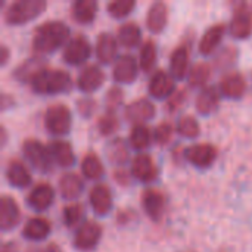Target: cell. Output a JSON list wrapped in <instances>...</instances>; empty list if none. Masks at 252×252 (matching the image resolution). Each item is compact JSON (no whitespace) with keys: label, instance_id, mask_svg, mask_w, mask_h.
<instances>
[{"label":"cell","instance_id":"15","mask_svg":"<svg viewBox=\"0 0 252 252\" xmlns=\"http://www.w3.org/2000/svg\"><path fill=\"white\" fill-rule=\"evenodd\" d=\"M131 174L139 182L151 183L158 177V167L148 154H139L131 161Z\"/></svg>","mask_w":252,"mask_h":252},{"label":"cell","instance_id":"11","mask_svg":"<svg viewBox=\"0 0 252 252\" xmlns=\"http://www.w3.org/2000/svg\"><path fill=\"white\" fill-rule=\"evenodd\" d=\"M157 114L155 105L148 99H136L124 109V117L127 121L137 124H145L146 121L152 120Z\"/></svg>","mask_w":252,"mask_h":252},{"label":"cell","instance_id":"47","mask_svg":"<svg viewBox=\"0 0 252 252\" xmlns=\"http://www.w3.org/2000/svg\"><path fill=\"white\" fill-rule=\"evenodd\" d=\"M128 176H130V174H128L127 171H124V170L114 171V179H115V182L120 183V185H123V186H127V185H128V182H130V177H128Z\"/></svg>","mask_w":252,"mask_h":252},{"label":"cell","instance_id":"24","mask_svg":"<svg viewBox=\"0 0 252 252\" xmlns=\"http://www.w3.org/2000/svg\"><path fill=\"white\" fill-rule=\"evenodd\" d=\"M49 152H50L53 162H56L62 168H69L75 162L72 146L66 140H53L49 145Z\"/></svg>","mask_w":252,"mask_h":252},{"label":"cell","instance_id":"36","mask_svg":"<svg viewBox=\"0 0 252 252\" xmlns=\"http://www.w3.org/2000/svg\"><path fill=\"white\" fill-rule=\"evenodd\" d=\"M211 77V66L205 62H199L189 71V84L192 87H204Z\"/></svg>","mask_w":252,"mask_h":252},{"label":"cell","instance_id":"29","mask_svg":"<svg viewBox=\"0 0 252 252\" xmlns=\"http://www.w3.org/2000/svg\"><path fill=\"white\" fill-rule=\"evenodd\" d=\"M224 31H226V27L223 24H216V25L210 27L202 34V38L199 41V53L204 56L213 55V52L220 46V43L224 37Z\"/></svg>","mask_w":252,"mask_h":252},{"label":"cell","instance_id":"12","mask_svg":"<svg viewBox=\"0 0 252 252\" xmlns=\"http://www.w3.org/2000/svg\"><path fill=\"white\" fill-rule=\"evenodd\" d=\"M55 201V190L49 183H38L35 185L30 193L27 195V204L31 210L37 211V213H43L47 208H50V205Z\"/></svg>","mask_w":252,"mask_h":252},{"label":"cell","instance_id":"13","mask_svg":"<svg viewBox=\"0 0 252 252\" xmlns=\"http://www.w3.org/2000/svg\"><path fill=\"white\" fill-rule=\"evenodd\" d=\"M149 94L155 99H168L176 92V83L173 75L164 69H158L149 80L148 84Z\"/></svg>","mask_w":252,"mask_h":252},{"label":"cell","instance_id":"48","mask_svg":"<svg viewBox=\"0 0 252 252\" xmlns=\"http://www.w3.org/2000/svg\"><path fill=\"white\" fill-rule=\"evenodd\" d=\"M13 105V99L10 94L7 93H1V97H0V106H1V111H6L7 108H10Z\"/></svg>","mask_w":252,"mask_h":252},{"label":"cell","instance_id":"19","mask_svg":"<svg viewBox=\"0 0 252 252\" xmlns=\"http://www.w3.org/2000/svg\"><path fill=\"white\" fill-rule=\"evenodd\" d=\"M142 205H143V210H145L146 216L151 220L158 221L164 216L165 198L157 189H146L143 192V195H142Z\"/></svg>","mask_w":252,"mask_h":252},{"label":"cell","instance_id":"46","mask_svg":"<svg viewBox=\"0 0 252 252\" xmlns=\"http://www.w3.org/2000/svg\"><path fill=\"white\" fill-rule=\"evenodd\" d=\"M27 252H62V250L56 244H49L46 247H31Z\"/></svg>","mask_w":252,"mask_h":252},{"label":"cell","instance_id":"25","mask_svg":"<svg viewBox=\"0 0 252 252\" xmlns=\"http://www.w3.org/2000/svg\"><path fill=\"white\" fill-rule=\"evenodd\" d=\"M59 193L66 201H75L84 190L83 179L75 173H65L59 179Z\"/></svg>","mask_w":252,"mask_h":252},{"label":"cell","instance_id":"31","mask_svg":"<svg viewBox=\"0 0 252 252\" xmlns=\"http://www.w3.org/2000/svg\"><path fill=\"white\" fill-rule=\"evenodd\" d=\"M118 41H120V44H123L124 47H128V49L137 47L142 41L140 27L133 21L124 22L118 28Z\"/></svg>","mask_w":252,"mask_h":252},{"label":"cell","instance_id":"44","mask_svg":"<svg viewBox=\"0 0 252 252\" xmlns=\"http://www.w3.org/2000/svg\"><path fill=\"white\" fill-rule=\"evenodd\" d=\"M186 97H188V94H186V90L185 89H177L168 99H167V111L168 112H176V111H179L182 106H183V103L186 102Z\"/></svg>","mask_w":252,"mask_h":252},{"label":"cell","instance_id":"9","mask_svg":"<svg viewBox=\"0 0 252 252\" xmlns=\"http://www.w3.org/2000/svg\"><path fill=\"white\" fill-rule=\"evenodd\" d=\"M185 158L198 168H208L217 159V149L211 143L192 145L185 151Z\"/></svg>","mask_w":252,"mask_h":252},{"label":"cell","instance_id":"22","mask_svg":"<svg viewBox=\"0 0 252 252\" xmlns=\"http://www.w3.org/2000/svg\"><path fill=\"white\" fill-rule=\"evenodd\" d=\"M247 81L241 72H230L220 81V92L227 99H241L245 94Z\"/></svg>","mask_w":252,"mask_h":252},{"label":"cell","instance_id":"35","mask_svg":"<svg viewBox=\"0 0 252 252\" xmlns=\"http://www.w3.org/2000/svg\"><path fill=\"white\" fill-rule=\"evenodd\" d=\"M152 139H154V134L151 133V130H149V127L146 124L133 126V128L130 131V145H131V148H134L136 151L146 149L151 145Z\"/></svg>","mask_w":252,"mask_h":252},{"label":"cell","instance_id":"27","mask_svg":"<svg viewBox=\"0 0 252 252\" xmlns=\"http://www.w3.org/2000/svg\"><path fill=\"white\" fill-rule=\"evenodd\" d=\"M219 103H220V93L217 87H213V86L204 87L195 100L196 111L201 115H211L213 112L217 111Z\"/></svg>","mask_w":252,"mask_h":252},{"label":"cell","instance_id":"8","mask_svg":"<svg viewBox=\"0 0 252 252\" xmlns=\"http://www.w3.org/2000/svg\"><path fill=\"white\" fill-rule=\"evenodd\" d=\"M229 31L233 38L245 40L252 34V10L247 3H239L229 24Z\"/></svg>","mask_w":252,"mask_h":252},{"label":"cell","instance_id":"20","mask_svg":"<svg viewBox=\"0 0 252 252\" xmlns=\"http://www.w3.org/2000/svg\"><path fill=\"white\" fill-rule=\"evenodd\" d=\"M168 22V6L164 1H155L149 6L146 13V27L151 32L158 34L164 31Z\"/></svg>","mask_w":252,"mask_h":252},{"label":"cell","instance_id":"6","mask_svg":"<svg viewBox=\"0 0 252 252\" xmlns=\"http://www.w3.org/2000/svg\"><path fill=\"white\" fill-rule=\"evenodd\" d=\"M90 55H92L90 41L83 34H77L71 37L69 41L65 44L63 52H62V59L68 65L78 66L84 63L90 58Z\"/></svg>","mask_w":252,"mask_h":252},{"label":"cell","instance_id":"39","mask_svg":"<svg viewBox=\"0 0 252 252\" xmlns=\"http://www.w3.org/2000/svg\"><path fill=\"white\" fill-rule=\"evenodd\" d=\"M83 213H84V208L81 207V204L72 202V204L66 205L63 208V211H62V221H63V224L68 229L77 226L81 221Z\"/></svg>","mask_w":252,"mask_h":252},{"label":"cell","instance_id":"2","mask_svg":"<svg viewBox=\"0 0 252 252\" xmlns=\"http://www.w3.org/2000/svg\"><path fill=\"white\" fill-rule=\"evenodd\" d=\"M30 87L37 94H61L72 87L71 75L63 69H41L31 81Z\"/></svg>","mask_w":252,"mask_h":252},{"label":"cell","instance_id":"18","mask_svg":"<svg viewBox=\"0 0 252 252\" xmlns=\"http://www.w3.org/2000/svg\"><path fill=\"white\" fill-rule=\"evenodd\" d=\"M89 201L97 216H106L112 210V193L103 183H97L90 189Z\"/></svg>","mask_w":252,"mask_h":252},{"label":"cell","instance_id":"17","mask_svg":"<svg viewBox=\"0 0 252 252\" xmlns=\"http://www.w3.org/2000/svg\"><path fill=\"white\" fill-rule=\"evenodd\" d=\"M96 58L100 63L108 65L114 61H117L118 53V41L111 32H100L96 40L94 46Z\"/></svg>","mask_w":252,"mask_h":252},{"label":"cell","instance_id":"21","mask_svg":"<svg viewBox=\"0 0 252 252\" xmlns=\"http://www.w3.org/2000/svg\"><path fill=\"white\" fill-rule=\"evenodd\" d=\"M189 58L190 52L186 44H180L173 50L170 56V71L173 78L183 80L186 75H189Z\"/></svg>","mask_w":252,"mask_h":252},{"label":"cell","instance_id":"14","mask_svg":"<svg viewBox=\"0 0 252 252\" xmlns=\"http://www.w3.org/2000/svg\"><path fill=\"white\" fill-rule=\"evenodd\" d=\"M21 221V210L16 201L9 195H1L0 198V229L1 232H9L16 227Z\"/></svg>","mask_w":252,"mask_h":252},{"label":"cell","instance_id":"10","mask_svg":"<svg viewBox=\"0 0 252 252\" xmlns=\"http://www.w3.org/2000/svg\"><path fill=\"white\" fill-rule=\"evenodd\" d=\"M139 72V63L131 55H121L114 63L112 78L118 84H130L136 80Z\"/></svg>","mask_w":252,"mask_h":252},{"label":"cell","instance_id":"16","mask_svg":"<svg viewBox=\"0 0 252 252\" xmlns=\"http://www.w3.org/2000/svg\"><path fill=\"white\" fill-rule=\"evenodd\" d=\"M105 81V72L97 65H87L78 74L77 87L83 93H93L102 87Z\"/></svg>","mask_w":252,"mask_h":252},{"label":"cell","instance_id":"41","mask_svg":"<svg viewBox=\"0 0 252 252\" xmlns=\"http://www.w3.org/2000/svg\"><path fill=\"white\" fill-rule=\"evenodd\" d=\"M173 133H174L173 126L168 121H162L154 130V142L159 146H165L171 142Z\"/></svg>","mask_w":252,"mask_h":252},{"label":"cell","instance_id":"42","mask_svg":"<svg viewBox=\"0 0 252 252\" xmlns=\"http://www.w3.org/2000/svg\"><path fill=\"white\" fill-rule=\"evenodd\" d=\"M124 100V92L118 86H112L105 96V103H106V111L115 112Z\"/></svg>","mask_w":252,"mask_h":252},{"label":"cell","instance_id":"28","mask_svg":"<svg viewBox=\"0 0 252 252\" xmlns=\"http://www.w3.org/2000/svg\"><path fill=\"white\" fill-rule=\"evenodd\" d=\"M52 232V224L47 219L44 217H32L30 219L24 229H22V236L28 241H43L46 239Z\"/></svg>","mask_w":252,"mask_h":252},{"label":"cell","instance_id":"26","mask_svg":"<svg viewBox=\"0 0 252 252\" xmlns=\"http://www.w3.org/2000/svg\"><path fill=\"white\" fill-rule=\"evenodd\" d=\"M99 4L96 0H75L71 6L72 19L78 24H92L97 15Z\"/></svg>","mask_w":252,"mask_h":252},{"label":"cell","instance_id":"34","mask_svg":"<svg viewBox=\"0 0 252 252\" xmlns=\"http://www.w3.org/2000/svg\"><path fill=\"white\" fill-rule=\"evenodd\" d=\"M157 44L152 40H146L142 43L140 52H139V66L143 72H151L157 63Z\"/></svg>","mask_w":252,"mask_h":252},{"label":"cell","instance_id":"30","mask_svg":"<svg viewBox=\"0 0 252 252\" xmlns=\"http://www.w3.org/2000/svg\"><path fill=\"white\" fill-rule=\"evenodd\" d=\"M44 68H46V65H44L43 58L34 56V58H30L28 61H24L13 69V78L19 83L30 84V81Z\"/></svg>","mask_w":252,"mask_h":252},{"label":"cell","instance_id":"37","mask_svg":"<svg viewBox=\"0 0 252 252\" xmlns=\"http://www.w3.org/2000/svg\"><path fill=\"white\" fill-rule=\"evenodd\" d=\"M176 128H177V133L182 137H186V139H195V137L199 136V131H201L199 123L192 115L180 117L179 121H177V127Z\"/></svg>","mask_w":252,"mask_h":252},{"label":"cell","instance_id":"4","mask_svg":"<svg viewBox=\"0 0 252 252\" xmlns=\"http://www.w3.org/2000/svg\"><path fill=\"white\" fill-rule=\"evenodd\" d=\"M46 130L53 134V136H65L69 133L71 126H72V118H71V111L66 105L63 103H55L50 105L43 118Z\"/></svg>","mask_w":252,"mask_h":252},{"label":"cell","instance_id":"7","mask_svg":"<svg viewBox=\"0 0 252 252\" xmlns=\"http://www.w3.org/2000/svg\"><path fill=\"white\" fill-rule=\"evenodd\" d=\"M102 238V226L96 221L87 220L77 229L74 235V247L78 251H92L97 247Z\"/></svg>","mask_w":252,"mask_h":252},{"label":"cell","instance_id":"33","mask_svg":"<svg viewBox=\"0 0 252 252\" xmlns=\"http://www.w3.org/2000/svg\"><path fill=\"white\" fill-rule=\"evenodd\" d=\"M81 173L89 180H99V179H102L105 170H103V164H102L100 158L96 154H93V152L87 154L83 158V161H81Z\"/></svg>","mask_w":252,"mask_h":252},{"label":"cell","instance_id":"5","mask_svg":"<svg viewBox=\"0 0 252 252\" xmlns=\"http://www.w3.org/2000/svg\"><path fill=\"white\" fill-rule=\"evenodd\" d=\"M22 154L25 159L40 173H50L53 159L50 157L49 148H46L37 139H27L22 143Z\"/></svg>","mask_w":252,"mask_h":252},{"label":"cell","instance_id":"40","mask_svg":"<svg viewBox=\"0 0 252 252\" xmlns=\"http://www.w3.org/2000/svg\"><path fill=\"white\" fill-rule=\"evenodd\" d=\"M118 126H120V123H118L115 112H109V111H106L97 121V130L102 136L112 134L118 128Z\"/></svg>","mask_w":252,"mask_h":252},{"label":"cell","instance_id":"51","mask_svg":"<svg viewBox=\"0 0 252 252\" xmlns=\"http://www.w3.org/2000/svg\"><path fill=\"white\" fill-rule=\"evenodd\" d=\"M0 134H1V137H0L1 146H4V145H6V140H7V133H6V128H4L3 126L0 127Z\"/></svg>","mask_w":252,"mask_h":252},{"label":"cell","instance_id":"43","mask_svg":"<svg viewBox=\"0 0 252 252\" xmlns=\"http://www.w3.org/2000/svg\"><path fill=\"white\" fill-rule=\"evenodd\" d=\"M238 59V50L233 46H227L226 49H223L217 58H216V65L219 68H227L230 65H233Z\"/></svg>","mask_w":252,"mask_h":252},{"label":"cell","instance_id":"3","mask_svg":"<svg viewBox=\"0 0 252 252\" xmlns=\"http://www.w3.org/2000/svg\"><path fill=\"white\" fill-rule=\"evenodd\" d=\"M46 6L44 0H16L6 7L3 19L7 25H22L40 16Z\"/></svg>","mask_w":252,"mask_h":252},{"label":"cell","instance_id":"32","mask_svg":"<svg viewBox=\"0 0 252 252\" xmlns=\"http://www.w3.org/2000/svg\"><path fill=\"white\" fill-rule=\"evenodd\" d=\"M106 152V158L111 164L123 167L128 162L130 157H128V148L126 145V142L123 139H112L108 146L105 148Z\"/></svg>","mask_w":252,"mask_h":252},{"label":"cell","instance_id":"50","mask_svg":"<svg viewBox=\"0 0 252 252\" xmlns=\"http://www.w3.org/2000/svg\"><path fill=\"white\" fill-rule=\"evenodd\" d=\"M0 252H19V247H18V244H16V242L9 241V242H4V244L1 245V250H0Z\"/></svg>","mask_w":252,"mask_h":252},{"label":"cell","instance_id":"1","mask_svg":"<svg viewBox=\"0 0 252 252\" xmlns=\"http://www.w3.org/2000/svg\"><path fill=\"white\" fill-rule=\"evenodd\" d=\"M69 41V27L62 21H46L40 24L31 38L32 50L37 56L56 52Z\"/></svg>","mask_w":252,"mask_h":252},{"label":"cell","instance_id":"38","mask_svg":"<svg viewBox=\"0 0 252 252\" xmlns=\"http://www.w3.org/2000/svg\"><path fill=\"white\" fill-rule=\"evenodd\" d=\"M134 7H136L134 0H114L106 4V10L114 19L126 18L127 15H130L133 12Z\"/></svg>","mask_w":252,"mask_h":252},{"label":"cell","instance_id":"23","mask_svg":"<svg viewBox=\"0 0 252 252\" xmlns=\"http://www.w3.org/2000/svg\"><path fill=\"white\" fill-rule=\"evenodd\" d=\"M6 180L10 186L18 188V189H24L27 186L31 185V173L27 168V165L18 159H12L7 167H6Z\"/></svg>","mask_w":252,"mask_h":252},{"label":"cell","instance_id":"49","mask_svg":"<svg viewBox=\"0 0 252 252\" xmlns=\"http://www.w3.org/2000/svg\"><path fill=\"white\" fill-rule=\"evenodd\" d=\"M9 55H10L9 47H7L6 44H1V46H0V63H1V66H4V65L7 63Z\"/></svg>","mask_w":252,"mask_h":252},{"label":"cell","instance_id":"45","mask_svg":"<svg viewBox=\"0 0 252 252\" xmlns=\"http://www.w3.org/2000/svg\"><path fill=\"white\" fill-rule=\"evenodd\" d=\"M77 111L81 117L84 118H90L93 115V112L96 111V100L90 99V97H83L77 100Z\"/></svg>","mask_w":252,"mask_h":252}]
</instances>
